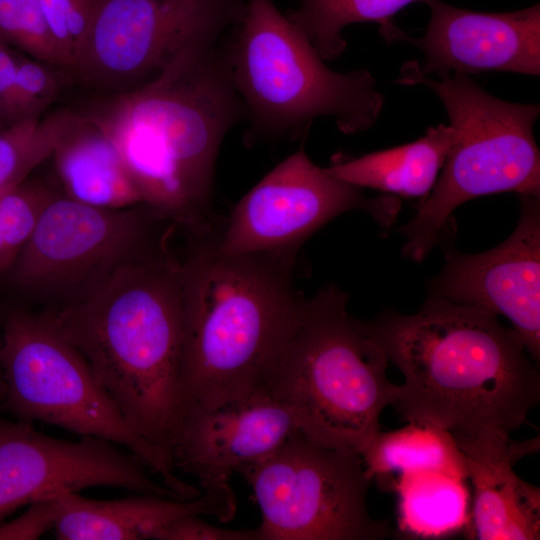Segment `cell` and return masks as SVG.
<instances>
[{
  "label": "cell",
  "mask_w": 540,
  "mask_h": 540,
  "mask_svg": "<svg viewBox=\"0 0 540 540\" xmlns=\"http://www.w3.org/2000/svg\"><path fill=\"white\" fill-rule=\"evenodd\" d=\"M77 114L58 111L0 131V194L15 187L50 158Z\"/></svg>",
  "instance_id": "24"
},
{
  "label": "cell",
  "mask_w": 540,
  "mask_h": 540,
  "mask_svg": "<svg viewBox=\"0 0 540 540\" xmlns=\"http://www.w3.org/2000/svg\"><path fill=\"white\" fill-rule=\"evenodd\" d=\"M158 540H261L258 527L228 529L212 525L201 516L180 518L165 528Z\"/></svg>",
  "instance_id": "30"
},
{
  "label": "cell",
  "mask_w": 540,
  "mask_h": 540,
  "mask_svg": "<svg viewBox=\"0 0 540 540\" xmlns=\"http://www.w3.org/2000/svg\"><path fill=\"white\" fill-rule=\"evenodd\" d=\"M60 513L54 524L60 540L159 539L174 521L192 515H210L230 521L237 509L229 483L204 489L192 499L139 494L118 500H93L78 492L59 495Z\"/></svg>",
  "instance_id": "17"
},
{
  "label": "cell",
  "mask_w": 540,
  "mask_h": 540,
  "mask_svg": "<svg viewBox=\"0 0 540 540\" xmlns=\"http://www.w3.org/2000/svg\"><path fill=\"white\" fill-rule=\"evenodd\" d=\"M51 157L67 197L106 209L143 205L111 139L87 116L77 115Z\"/></svg>",
  "instance_id": "19"
},
{
  "label": "cell",
  "mask_w": 540,
  "mask_h": 540,
  "mask_svg": "<svg viewBox=\"0 0 540 540\" xmlns=\"http://www.w3.org/2000/svg\"><path fill=\"white\" fill-rule=\"evenodd\" d=\"M397 82L421 84L442 101L454 130V141L443 170L417 214L399 228L406 237L403 256L422 261L439 241L452 212L484 195L515 192L540 196V153L533 126L539 104L498 99L465 73L435 80L407 62Z\"/></svg>",
  "instance_id": "7"
},
{
  "label": "cell",
  "mask_w": 540,
  "mask_h": 540,
  "mask_svg": "<svg viewBox=\"0 0 540 540\" xmlns=\"http://www.w3.org/2000/svg\"><path fill=\"white\" fill-rule=\"evenodd\" d=\"M0 393L20 420L41 421L128 448L179 498L200 490L182 481L171 458L137 434L82 353L44 313L13 310L0 341Z\"/></svg>",
  "instance_id": "8"
},
{
  "label": "cell",
  "mask_w": 540,
  "mask_h": 540,
  "mask_svg": "<svg viewBox=\"0 0 540 540\" xmlns=\"http://www.w3.org/2000/svg\"><path fill=\"white\" fill-rule=\"evenodd\" d=\"M224 35L199 38L157 76L87 116L111 139L143 205L192 235L216 227V160L227 133L246 119Z\"/></svg>",
  "instance_id": "2"
},
{
  "label": "cell",
  "mask_w": 540,
  "mask_h": 540,
  "mask_svg": "<svg viewBox=\"0 0 540 540\" xmlns=\"http://www.w3.org/2000/svg\"><path fill=\"white\" fill-rule=\"evenodd\" d=\"M430 8V21L421 38L400 29L392 42L418 47L426 62L422 74L441 78L451 72H513L540 75V5L499 13L471 11L442 0H421Z\"/></svg>",
  "instance_id": "15"
},
{
  "label": "cell",
  "mask_w": 540,
  "mask_h": 540,
  "mask_svg": "<svg viewBox=\"0 0 540 540\" xmlns=\"http://www.w3.org/2000/svg\"><path fill=\"white\" fill-rule=\"evenodd\" d=\"M400 208L395 196H364L359 187L317 166L301 148L235 205L218 232V246L228 255L266 253L295 259L304 241L340 214L363 210L388 228Z\"/></svg>",
  "instance_id": "11"
},
{
  "label": "cell",
  "mask_w": 540,
  "mask_h": 540,
  "mask_svg": "<svg viewBox=\"0 0 540 540\" xmlns=\"http://www.w3.org/2000/svg\"><path fill=\"white\" fill-rule=\"evenodd\" d=\"M368 476L392 490L402 474L435 471L468 480L466 459L453 436L422 422L375 434L359 451Z\"/></svg>",
  "instance_id": "21"
},
{
  "label": "cell",
  "mask_w": 540,
  "mask_h": 540,
  "mask_svg": "<svg viewBox=\"0 0 540 540\" xmlns=\"http://www.w3.org/2000/svg\"><path fill=\"white\" fill-rule=\"evenodd\" d=\"M0 41L63 68L37 0H0Z\"/></svg>",
  "instance_id": "27"
},
{
  "label": "cell",
  "mask_w": 540,
  "mask_h": 540,
  "mask_svg": "<svg viewBox=\"0 0 540 540\" xmlns=\"http://www.w3.org/2000/svg\"><path fill=\"white\" fill-rule=\"evenodd\" d=\"M157 218L149 209H106L52 195L12 277L26 290L62 299L63 307L121 265L167 246L168 232L155 235Z\"/></svg>",
  "instance_id": "10"
},
{
  "label": "cell",
  "mask_w": 540,
  "mask_h": 540,
  "mask_svg": "<svg viewBox=\"0 0 540 540\" xmlns=\"http://www.w3.org/2000/svg\"><path fill=\"white\" fill-rule=\"evenodd\" d=\"M227 39L233 83L246 111L244 140H297L317 118L344 134L373 126L384 98L366 69L333 71L272 0H246Z\"/></svg>",
  "instance_id": "6"
},
{
  "label": "cell",
  "mask_w": 540,
  "mask_h": 540,
  "mask_svg": "<svg viewBox=\"0 0 540 540\" xmlns=\"http://www.w3.org/2000/svg\"><path fill=\"white\" fill-rule=\"evenodd\" d=\"M453 141V128L439 124L409 144L360 157H335L326 170L359 188L423 199L434 187Z\"/></svg>",
  "instance_id": "20"
},
{
  "label": "cell",
  "mask_w": 540,
  "mask_h": 540,
  "mask_svg": "<svg viewBox=\"0 0 540 540\" xmlns=\"http://www.w3.org/2000/svg\"><path fill=\"white\" fill-rule=\"evenodd\" d=\"M47 63L34 58H19L14 83L0 114L10 124L41 117L59 92V81Z\"/></svg>",
  "instance_id": "28"
},
{
  "label": "cell",
  "mask_w": 540,
  "mask_h": 540,
  "mask_svg": "<svg viewBox=\"0 0 540 540\" xmlns=\"http://www.w3.org/2000/svg\"><path fill=\"white\" fill-rule=\"evenodd\" d=\"M421 0H297L286 15L307 37L324 61L339 57L347 47L342 31L350 24L374 22L383 37L396 26L391 19L407 5Z\"/></svg>",
  "instance_id": "23"
},
{
  "label": "cell",
  "mask_w": 540,
  "mask_h": 540,
  "mask_svg": "<svg viewBox=\"0 0 540 540\" xmlns=\"http://www.w3.org/2000/svg\"><path fill=\"white\" fill-rule=\"evenodd\" d=\"M355 322L404 377L403 419L443 428L459 447L511 438L539 402L536 363L491 311L428 297L415 314Z\"/></svg>",
  "instance_id": "1"
},
{
  "label": "cell",
  "mask_w": 540,
  "mask_h": 540,
  "mask_svg": "<svg viewBox=\"0 0 540 540\" xmlns=\"http://www.w3.org/2000/svg\"><path fill=\"white\" fill-rule=\"evenodd\" d=\"M337 285L304 298L263 383L312 442L359 453L394 405L399 385L387 378L388 360L347 311Z\"/></svg>",
  "instance_id": "5"
},
{
  "label": "cell",
  "mask_w": 540,
  "mask_h": 540,
  "mask_svg": "<svg viewBox=\"0 0 540 540\" xmlns=\"http://www.w3.org/2000/svg\"><path fill=\"white\" fill-rule=\"evenodd\" d=\"M539 436L525 441L461 448L473 486V532L479 540H538L540 489L521 479L514 464L536 453Z\"/></svg>",
  "instance_id": "18"
},
{
  "label": "cell",
  "mask_w": 540,
  "mask_h": 540,
  "mask_svg": "<svg viewBox=\"0 0 540 540\" xmlns=\"http://www.w3.org/2000/svg\"><path fill=\"white\" fill-rule=\"evenodd\" d=\"M52 195L27 179L0 194V275L16 262Z\"/></svg>",
  "instance_id": "25"
},
{
  "label": "cell",
  "mask_w": 540,
  "mask_h": 540,
  "mask_svg": "<svg viewBox=\"0 0 540 540\" xmlns=\"http://www.w3.org/2000/svg\"><path fill=\"white\" fill-rule=\"evenodd\" d=\"M246 0H101L77 72L132 89L184 49L242 19Z\"/></svg>",
  "instance_id": "12"
},
{
  "label": "cell",
  "mask_w": 540,
  "mask_h": 540,
  "mask_svg": "<svg viewBox=\"0 0 540 540\" xmlns=\"http://www.w3.org/2000/svg\"><path fill=\"white\" fill-rule=\"evenodd\" d=\"M236 473L260 508L261 540H380L392 534L388 522L368 511L372 480L356 451L318 445L296 429L273 453Z\"/></svg>",
  "instance_id": "9"
},
{
  "label": "cell",
  "mask_w": 540,
  "mask_h": 540,
  "mask_svg": "<svg viewBox=\"0 0 540 540\" xmlns=\"http://www.w3.org/2000/svg\"><path fill=\"white\" fill-rule=\"evenodd\" d=\"M513 233L479 254L449 253L429 297L505 316L535 363L540 359V196H520Z\"/></svg>",
  "instance_id": "14"
},
{
  "label": "cell",
  "mask_w": 540,
  "mask_h": 540,
  "mask_svg": "<svg viewBox=\"0 0 540 540\" xmlns=\"http://www.w3.org/2000/svg\"><path fill=\"white\" fill-rule=\"evenodd\" d=\"M218 232L192 236L181 261L187 410L215 407L263 388L304 299L293 285L294 259L225 254Z\"/></svg>",
  "instance_id": "4"
},
{
  "label": "cell",
  "mask_w": 540,
  "mask_h": 540,
  "mask_svg": "<svg viewBox=\"0 0 540 540\" xmlns=\"http://www.w3.org/2000/svg\"><path fill=\"white\" fill-rule=\"evenodd\" d=\"M59 513V495L36 500L16 519L0 523V540L38 539L54 527Z\"/></svg>",
  "instance_id": "29"
},
{
  "label": "cell",
  "mask_w": 540,
  "mask_h": 540,
  "mask_svg": "<svg viewBox=\"0 0 540 540\" xmlns=\"http://www.w3.org/2000/svg\"><path fill=\"white\" fill-rule=\"evenodd\" d=\"M45 314L82 353L134 431L172 460L187 411L181 261L165 247Z\"/></svg>",
  "instance_id": "3"
},
{
  "label": "cell",
  "mask_w": 540,
  "mask_h": 540,
  "mask_svg": "<svg viewBox=\"0 0 540 540\" xmlns=\"http://www.w3.org/2000/svg\"><path fill=\"white\" fill-rule=\"evenodd\" d=\"M18 59L9 46L0 41V106L14 83Z\"/></svg>",
  "instance_id": "31"
},
{
  "label": "cell",
  "mask_w": 540,
  "mask_h": 540,
  "mask_svg": "<svg viewBox=\"0 0 540 540\" xmlns=\"http://www.w3.org/2000/svg\"><path fill=\"white\" fill-rule=\"evenodd\" d=\"M147 469L111 441L94 436L66 441L0 414V523L36 500L96 486L180 499Z\"/></svg>",
  "instance_id": "13"
},
{
  "label": "cell",
  "mask_w": 540,
  "mask_h": 540,
  "mask_svg": "<svg viewBox=\"0 0 540 540\" xmlns=\"http://www.w3.org/2000/svg\"><path fill=\"white\" fill-rule=\"evenodd\" d=\"M62 67L77 72L101 0H37Z\"/></svg>",
  "instance_id": "26"
},
{
  "label": "cell",
  "mask_w": 540,
  "mask_h": 540,
  "mask_svg": "<svg viewBox=\"0 0 540 540\" xmlns=\"http://www.w3.org/2000/svg\"><path fill=\"white\" fill-rule=\"evenodd\" d=\"M297 429L290 411L265 388L211 408L187 410L171 450L176 469L203 489L273 453Z\"/></svg>",
  "instance_id": "16"
},
{
  "label": "cell",
  "mask_w": 540,
  "mask_h": 540,
  "mask_svg": "<svg viewBox=\"0 0 540 540\" xmlns=\"http://www.w3.org/2000/svg\"><path fill=\"white\" fill-rule=\"evenodd\" d=\"M399 527L422 538L448 536L465 527L469 491L466 480L435 471L402 474L394 482Z\"/></svg>",
  "instance_id": "22"
}]
</instances>
